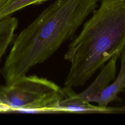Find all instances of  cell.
I'll return each instance as SVG.
<instances>
[{"instance_id": "9", "label": "cell", "mask_w": 125, "mask_h": 125, "mask_svg": "<svg viewBox=\"0 0 125 125\" xmlns=\"http://www.w3.org/2000/svg\"><path fill=\"white\" fill-rule=\"evenodd\" d=\"M8 0H0V8L5 4V3L8 1Z\"/></svg>"}, {"instance_id": "3", "label": "cell", "mask_w": 125, "mask_h": 125, "mask_svg": "<svg viewBox=\"0 0 125 125\" xmlns=\"http://www.w3.org/2000/svg\"><path fill=\"white\" fill-rule=\"evenodd\" d=\"M62 96V88L56 83L35 75L26 74L11 84L0 86V101L4 112L54 113Z\"/></svg>"}, {"instance_id": "8", "label": "cell", "mask_w": 125, "mask_h": 125, "mask_svg": "<svg viewBox=\"0 0 125 125\" xmlns=\"http://www.w3.org/2000/svg\"><path fill=\"white\" fill-rule=\"evenodd\" d=\"M49 0H8L0 8V20L11 16L14 13L33 4H38Z\"/></svg>"}, {"instance_id": "6", "label": "cell", "mask_w": 125, "mask_h": 125, "mask_svg": "<svg viewBox=\"0 0 125 125\" xmlns=\"http://www.w3.org/2000/svg\"><path fill=\"white\" fill-rule=\"evenodd\" d=\"M121 66L119 74L99 95L95 101L98 105L107 106L109 103L116 100L119 94L125 89V48L120 56Z\"/></svg>"}, {"instance_id": "12", "label": "cell", "mask_w": 125, "mask_h": 125, "mask_svg": "<svg viewBox=\"0 0 125 125\" xmlns=\"http://www.w3.org/2000/svg\"></svg>"}, {"instance_id": "1", "label": "cell", "mask_w": 125, "mask_h": 125, "mask_svg": "<svg viewBox=\"0 0 125 125\" xmlns=\"http://www.w3.org/2000/svg\"><path fill=\"white\" fill-rule=\"evenodd\" d=\"M92 14L64 55L70 63L65 86L83 85L125 48V0H102Z\"/></svg>"}, {"instance_id": "10", "label": "cell", "mask_w": 125, "mask_h": 125, "mask_svg": "<svg viewBox=\"0 0 125 125\" xmlns=\"http://www.w3.org/2000/svg\"><path fill=\"white\" fill-rule=\"evenodd\" d=\"M1 72V69H0V73ZM4 112V109H3V107H2V105H1V103H0V112Z\"/></svg>"}, {"instance_id": "4", "label": "cell", "mask_w": 125, "mask_h": 125, "mask_svg": "<svg viewBox=\"0 0 125 125\" xmlns=\"http://www.w3.org/2000/svg\"><path fill=\"white\" fill-rule=\"evenodd\" d=\"M62 98L54 113H125V106L108 107L93 105L82 98L73 90L65 86L62 88Z\"/></svg>"}, {"instance_id": "7", "label": "cell", "mask_w": 125, "mask_h": 125, "mask_svg": "<svg viewBox=\"0 0 125 125\" xmlns=\"http://www.w3.org/2000/svg\"><path fill=\"white\" fill-rule=\"evenodd\" d=\"M18 25V20L11 16L0 20V62L14 37Z\"/></svg>"}, {"instance_id": "2", "label": "cell", "mask_w": 125, "mask_h": 125, "mask_svg": "<svg viewBox=\"0 0 125 125\" xmlns=\"http://www.w3.org/2000/svg\"><path fill=\"white\" fill-rule=\"evenodd\" d=\"M101 0H56L16 38L7 60L25 74L72 38Z\"/></svg>"}, {"instance_id": "5", "label": "cell", "mask_w": 125, "mask_h": 125, "mask_svg": "<svg viewBox=\"0 0 125 125\" xmlns=\"http://www.w3.org/2000/svg\"><path fill=\"white\" fill-rule=\"evenodd\" d=\"M118 58L115 56L110 59L93 82L83 91L77 93L78 95L87 102L95 103L100 93L115 79Z\"/></svg>"}, {"instance_id": "11", "label": "cell", "mask_w": 125, "mask_h": 125, "mask_svg": "<svg viewBox=\"0 0 125 125\" xmlns=\"http://www.w3.org/2000/svg\"><path fill=\"white\" fill-rule=\"evenodd\" d=\"M124 90H125V89H124Z\"/></svg>"}]
</instances>
